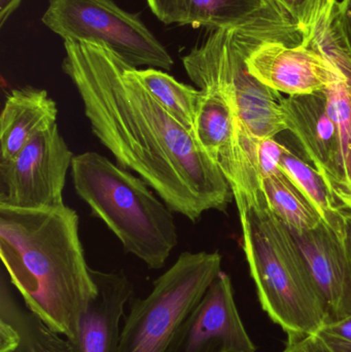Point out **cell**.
Wrapping results in <instances>:
<instances>
[{
  "label": "cell",
  "instance_id": "cell-13",
  "mask_svg": "<svg viewBox=\"0 0 351 352\" xmlns=\"http://www.w3.org/2000/svg\"><path fill=\"white\" fill-rule=\"evenodd\" d=\"M291 233L308 267L329 322L351 316V252L346 238L324 221L315 229Z\"/></svg>",
  "mask_w": 351,
  "mask_h": 352
},
{
  "label": "cell",
  "instance_id": "cell-1",
  "mask_svg": "<svg viewBox=\"0 0 351 352\" xmlns=\"http://www.w3.org/2000/svg\"><path fill=\"white\" fill-rule=\"evenodd\" d=\"M62 69L76 86L93 133L117 164L137 173L190 221L225 210L230 184L218 165L144 86L137 68L106 45L64 41Z\"/></svg>",
  "mask_w": 351,
  "mask_h": 352
},
{
  "label": "cell",
  "instance_id": "cell-16",
  "mask_svg": "<svg viewBox=\"0 0 351 352\" xmlns=\"http://www.w3.org/2000/svg\"><path fill=\"white\" fill-rule=\"evenodd\" d=\"M2 267L0 281V352H73L71 342L49 328L12 293Z\"/></svg>",
  "mask_w": 351,
  "mask_h": 352
},
{
  "label": "cell",
  "instance_id": "cell-23",
  "mask_svg": "<svg viewBox=\"0 0 351 352\" xmlns=\"http://www.w3.org/2000/svg\"><path fill=\"white\" fill-rule=\"evenodd\" d=\"M317 336L331 352H351V316L324 324Z\"/></svg>",
  "mask_w": 351,
  "mask_h": 352
},
{
  "label": "cell",
  "instance_id": "cell-21",
  "mask_svg": "<svg viewBox=\"0 0 351 352\" xmlns=\"http://www.w3.org/2000/svg\"><path fill=\"white\" fill-rule=\"evenodd\" d=\"M136 74L160 104L188 129L193 130L201 90L188 86L157 68L136 69Z\"/></svg>",
  "mask_w": 351,
  "mask_h": 352
},
{
  "label": "cell",
  "instance_id": "cell-26",
  "mask_svg": "<svg viewBox=\"0 0 351 352\" xmlns=\"http://www.w3.org/2000/svg\"><path fill=\"white\" fill-rule=\"evenodd\" d=\"M340 20L351 53V0L340 1Z\"/></svg>",
  "mask_w": 351,
  "mask_h": 352
},
{
  "label": "cell",
  "instance_id": "cell-18",
  "mask_svg": "<svg viewBox=\"0 0 351 352\" xmlns=\"http://www.w3.org/2000/svg\"><path fill=\"white\" fill-rule=\"evenodd\" d=\"M262 190L270 210L291 231H309L323 221L313 203L282 168L263 178Z\"/></svg>",
  "mask_w": 351,
  "mask_h": 352
},
{
  "label": "cell",
  "instance_id": "cell-11",
  "mask_svg": "<svg viewBox=\"0 0 351 352\" xmlns=\"http://www.w3.org/2000/svg\"><path fill=\"white\" fill-rule=\"evenodd\" d=\"M165 352H256L227 273H220L179 327Z\"/></svg>",
  "mask_w": 351,
  "mask_h": 352
},
{
  "label": "cell",
  "instance_id": "cell-7",
  "mask_svg": "<svg viewBox=\"0 0 351 352\" xmlns=\"http://www.w3.org/2000/svg\"><path fill=\"white\" fill-rule=\"evenodd\" d=\"M41 21L64 41L102 43L133 67L174 64L144 23L113 0H49Z\"/></svg>",
  "mask_w": 351,
  "mask_h": 352
},
{
  "label": "cell",
  "instance_id": "cell-3",
  "mask_svg": "<svg viewBox=\"0 0 351 352\" xmlns=\"http://www.w3.org/2000/svg\"><path fill=\"white\" fill-rule=\"evenodd\" d=\"M238 212L243 250L264 311L288 341L317 334L329 318L290 230L266 201Z\"/></svg>",
  "mask_w": 351,
  "mask_h": 352
},
{
  "label": "cell",
  "instance_id": "cell-17",
  "mask_svg": "<svg viewBox=\"0 0 351 352\" xmlns=\"http://www.w3.org/2000/svg\"><path fill=\"white\" fill-rule=\"evenodd\" d=\"M241 124L224 95L212 89L201 90L194 121V134L201 148L216 164L234 152Z\"/></svg>",
  "mask_w": 351,
  "mask_h": 352
},
{
  "label": "cell",
  "instance_id": "cell-12",
  "mask_svg": "<svg viewBox=\"0 0 351 352\" xmlns=\"http://www.w3.org/2000/svg\"><path fill=\"white\" fill-rule=\"evenodd\" d=\"M247 61L260 82L288 96L315 94L346 80L325 58L303 45L266 41L249 53Z\"/></svg>",
  "mask_w": 351,
  "mask_h": 352
},
{
  "label": "cell",
  "instance_id": "cell-25",
  "mask_svg": "<svg viewBox=\"0 0 351 352\" xmlns=\"http://www.w3.org/2000/svg\"><path fill=\"white\" fill-rule=\"evenodd\" d=\"M282 352H331L317 335H309L296 340L288 341Z\"/></svg>",
  "mask_w": 351,
  "mask_h": 352
},
{
  "label": "cell",
  "instance_id": "cell-20",
  "mask_svg": "<svg viewBox=\"0 0 351 352\" xmlns=\"http://www.w3.org/2000/svg\"><path fill=\"white\" fill-rule=\"evenodd\" d=\"M302 45L329 61L343 74L351 87V53L340 20V1L326 2L303 38Z\"/></svg>",
  "mask_w": 351,
  "mask_h": 352
},
{
  "label": "cell",
  "instance_id": "cell-22",
  "mask_svg": "<svg viewBox=\"0 0 351 352\" xmlns=\"http://www.w3.org/2000/svg\"><path fill=\"white\" fill-rule=\"evenodd\" d=\"M303 31V38L328 0H275Z\"/></svg>",
  "mask_w": 351,
  "mask_h": 352
},
{
  "label": "cell",
  "instance_id": "cell-14",
  "mask_svg": "<svg viewBox=\"0 0 351 352\" xmlns=\"http://www.w3.org/2000/svg\"><path fill=\"white\" fill-rule=\"evenodd\" d=\"M92 276L98 293L80 316L76 336L68 340L73 352H120V322L133 298V285L123 272L92 269Z\"/></svg>",
  "mask_w": 351,
  "mask_h": 352
},
{
  "label": "cell",
  "instance_id": "cell-10",
  "mask_svg": "<svg viewBox=\"0 0 351 352\" xmlns=\"http://www.w3.org/2000/svg\"><path fill=\"white\" fill-rule=\"evenodd\" d=\"M179 24L233 29L256 41L303 43V31L275 0H179Z\"/></svg>",
  "mask_w": 351,
  "mask_h": 352
},
{
  "label": "cell",
  "instance_id": "cell-5",
  "mask_svg": "<svg viewBox=\"0 0 351 352\" xmlns=\"http://www.w3.org/2000/svg\"><path fill=\"white\" fill-rule=\"evenodd\" d=\"M262 43L233 29H218L183 58V67L200 90L226 97L241 123L258 138L288 131L280 93L249 72L247 57Z\"/></svg>",
  "mask_w": 351,
  "mask_h": 352
},
{
  "label": "cell",
  "instance_id": "cell-19",
  "mask_svg": "<svg viewBox=\"0 0 351 352\" xmlns=\"http://www.w3.org/2000/svg\"><path fill=\"white\" fill-rule=\"evenodd\" d=\"M280 168L313 203L324 223L338 235L346 238V221L350 213L336 201L317 169L286 146L280 158Z\"/></svg>",
  "mask_w": 351,
  "mask_h": 352
},
{
  "label": "cell",
  "instance_id": "cell-28",
  "mask_svg": "<svg viewBox=\"0 0 351 352\" xmlns=\"http://www.w3.org/2000/svg\"><path fill=\"white\" fill-rule=\"evenodd\" d=\"M346 241L351 252V214L348 215V221H346Z\"/></svg>",
  "mask_w": 351,
  "mask_h": 352
},
{
  "label": "cell",
  "instance_id": "cell-9",
  "mask_svg": "<svg viewBox=\"0 0 351 352\" xmlns=\"http://www.w3.org/2000/svg\"><path fill=\"white\" fill-rule=\"evenodd\" d=\"M288 131L305 158L325 180L338 203L351 214V192L342 158L341 132L328 111L324 91L304 96L280 95Z\"/></svg>",
  "mask_w": 351,
  "mask_h": 352
},
{
  "label": "cell",
  "instance_id": "cell-24",
  "mask_svg": "<svg viewBox=\"0 0 351 352\" xmlns=\"http://www.w3.org/2000/svg\"><path fill=\"white\" fill-rule=\"evenodd\" d=\"M155 16L165 24H179V0H146Z\"/></svg>",
  "mask_w": 351,
  "mask_h": 352
},
{
  "label": "cell",
  "instance_id": "cell-6",
  "mask_svg": "<svg viewBox=\"0 0 351 352\" xmlns=\"http://www.w3.org/2000/svg\"><path fill=\"white\" fill-rule=\"evenodd\" d=\"M222 272L220 252H183L152 283L148 297L132 300L120 352H165L175 332Z\"/></svg>",
  "mask_w": 351,
  "mask_h": 352
},
{
  "label": "cell",
  "instance_id": "cell-27",
  "mask_svg": "<svg viewBox=\"0 0 351 352\" xmlns=\"http://www.w3.org/2000/svg\"><path fill=\"white\" fill-rule=\"evenodd\" d=\"M22 0H0V25L3 26L8 16L19 8Z\"/></svg>",
  "mask_w": 351,
  "mask_h": 352
},
{
  "label": "cell",
  "instance_id": "cell-8",
  "mask_svg": "<svg viewBox=\"0 0 351 352\" xmlns=\"http://www.w3.org/2000/svg\"><path fill=\"white\" fill-rule=\"evenodd\" d=\"M72 154L57 124L30 140L14 158L0 160V206L47 209L65 204Z\"/></svg>",
  "mask_w": 351,
  "mask_h": 352
},
{
  "label": "cell",
  "instance_id": "cell-15",
  "mask_svg": "<svg viewBox=\"0 0 351 352\" xmlns=\"http://www.w3.org/2000/svg\"><path fill=\"white\" fill-rule=\"evenodd\" d=\"M58 107L43 89H14L0 117V160L14 158L29 142L57 124Z\"/></svg>",
  "mask_w": 351,
  "mask_h": 352
},
{
  "label": "cell",
  "instance_id": "cell-4",
  "mask_svg": "<svg viewBox=\"0 0 351 352\" xmlns=\"http://www.w3.org/2000/svg\"><path fill=\"white\" fill-rule=\"evenodd\" d=\"M71 175L78 196L150 269H161L177 245L172 210L141 177L96 152L76 155Z\"/></svg>",
  "mask_w": 351,
  "mask_h": 352
},
{
  "label": "cell",
  "instance_id": "cell-2",
  "mask_svg": "<svg viewBox=\"0 0 351 352\" xmlns=\"http://www.w3.org/2000/svg\"><path fill=\"white\" fill-rule=\"evenodd\" d=\"M78 226V213L66 204L0 206V256L10 283L31 311L69 340L98 293Z\"/></svg>",
  "mask_w": 351,
  "mask_h": 352
}]
</instances>
